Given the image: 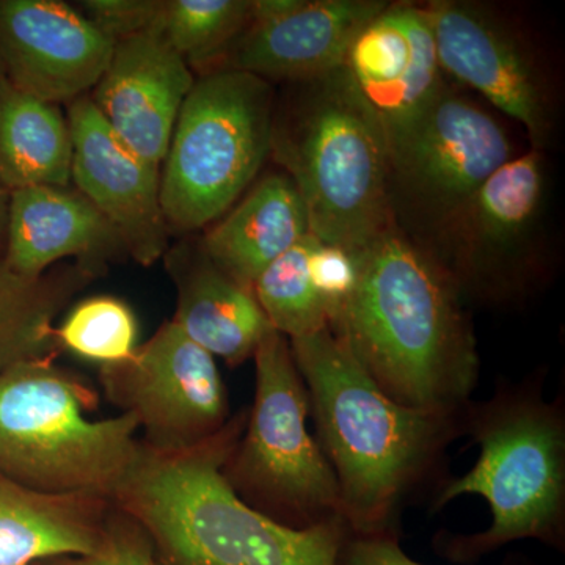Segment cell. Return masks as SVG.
Wrapping results in <instances>:
<instances>
[{
    "label": "cell",
    "mask_w": 565,
    "mask_h": 565,
    "mask_svg": "<svg viewBox=\"0 0 565 565\" xmlns=\"http://www.w3.org/2000/svg\"><path fill=\"white\" fill-rule=\"evenodd\" d=\"M166 264L178 289L173 322L182 332L230 366L253 359L274 332L253 288L218 269L202 247L181 244L166 253Z\"/></svg>",
    "instance_id": "19"
},
{
    "label": "cell",
    "mask_w": 565,
    "mask_h": 565,
    "mask_svg": "<svg viewBox=\"0 0 565 565\" xmlns=\"http://www.w3.org/2000/svg\"><path fill=\"white\" fill-rule=\"evenodd\" d=\"M58 348L104 366L128 362L136 353L139 326L131 308L117 297L82 300L55 329Z\"/></svg>",
    "instance_id": "26"
},
{
    "label": "cell",
    "mask_w": 565,
    "mask_h": 565,
    "mask_svg": "<svg viewBox=\"0 0 565 565\" xmlns=\"http://www.w3.org/2000/svg\"><path fill=\"white\" fill-rule=\"evenodd\" d=\"M125 255L120 234L77 189L33 185L10 192L3 259L14 273L41 277L71 256L95 273Z\"/></svg>",
    "instance_id": "18"
},
{
    "label": "cell",
    "mask_w": 565,
    "mask_h": 565,
    "mask_svg": "<svg viewBox=\"0 0 565 565\" xmlns=\"http://www.w3.org/2000/svg\"><path fill=\"white\" fill-rule=\"evenodd\" d=\"M274 120L270 82L230 68L195 81L163 159L169 228L195 232L228 212L269 158Z\"/></svg>",
    "instance_id": "8"
},
{
    "label": "cell",
    "mask_w": 565,
    "mask_h": 565,
    "mask_svg": "<svg viewBox=\"0 0 565 565\" xmlns=\"http://www.w3.org/2000/svg\"><path fill=\"white\" fill-rule=\"evenodd\" d=\"M359 267L360 252L316 239L310 255V275L316 292L329 311V326L355 288Z\"/></svg>",
    "instance_id": "27"
},
{
    "label": "cell",
    "mask_w": 565,
    "mask_h": 565,
    "mask_svg": "<svg viewBox=\"0 0 565 565\" xmlns=\"http://www.w3.org/2000/svg\"><path fill=\"white\" fill-rule=\"evenodd\" d=\"M33 565V564H32Z\"/></svg>",
    "instance_id": "32"
},
{
    "label": "cell",
    "mask_w": 565,
    "mask_h": 565,
    "mask_svg": "<svg viewBox=\"0 0 565 565\" xmlns=\"http://www.w3.org/2000/svg\"><path fill=\"white\" fill-rule=\"evenodd\" d=\"M289 344L349 533L401 539L404 512L423 498L433 503L451 479L448 451L463 437V408L424 411L396 403L329 327Z\"/></svg>",
    "instance_id": "1"
},
{
    "label": "cell",
    "mask_w": 565,
    "mask_h": 565,
    "mask_svg": "<svg viewBox=\"0 0 565 565\" xmlns=\"http://www.w3.org/2000/svg\"><path fill=\"white\" fill-rule=\"evenodd\" d=\"M297 84L285 120H274L270 154L302 196L316 239L362 252L393 225L388 136L344 66Z\"/></svg>",
    "instance_id": "5"
},
{
    "label": "cell",
    "mask_w": 565,
    "mask_h": 565,
    "mask_svg": "<svg viewBox=\"0 0 565 565\" xmlns=\"http://www.w3.org/2000/svg\"><path fill=\"white\" fill-rule=\"evenodd\" d=\"M115 41L58 0H0V76L58 104L85 96L109 66Z\"/></svg>",
    "instance_id": "13"
},
{
    "label": "cell",
    "mask_w": 565,
    "mask_h": 565,
    "mask_svg": "<svg viewBox=\"0 0 565 565\" xmlns=\"http://www.w3.org/2000/svg\"><path fill=\"white\" fill-rule=\"evenodd\" d=\"M79 6L93 24L118 41L158 28L163 0H85Z\"/></svg>",
    "instance_id": "28"
},
{
    "label": "cell",
    "mask_w": 565,
    "mask_h": 565,
    "mask_svg": "<svg viewBox=\"0 0 565 565\" xmlns=\"http://www.w3.org/2000/svg\"><path fill=\"white\" fill-rule=\"evenodd\" d=\"M77 191L111 223L126 250L143 266L169 250V225L161 204V167L143 161L114 132L90 96L68 111Z\"/></svg>",
    "instance_id": "14"
},
{
    "label": "cell",
    "mask_w": 565,
    "mask_h": 565,
    "mask_svg": "<svg viewBox=\"0 0 565 565\" xmlns=\"http://www.w3.org/2000/svg\"><path fill=\"white\" fill-rule=\"evenodd\" d=\"M315 243L313 234H308L270 263L253 282V292L267 321L288 340L329 327V311L311 281L310 255Z\"/></svg>",
    "instance_id": "24"
},
{
    "label": "cell",
    "mask_w": 565,
    "mask_h": 565,
    "mask_svg": "<svg viewBox=\"0 0 565 565\" xmlns=\"http://www.w3.org/2000/svg\"><path fill=\"white\" fill-rule=\"evenodd\" d=\"M250 10L252 0H163L158 31L189 66L211 71L247 28Z\"/></svg>",
    "instance_id": "25"
},
{
    "label": "cell",
    "mask_w": 565,
    "mask_h": 565,
    "mask_svg": "<svg viewBox=\"0 0 565 565\" xmlns=\"http://www.w3.org/2000/svg\"><path fill=\"white\" fill-rule=\"evenodd\" d=\"M338 565H424L404 552L401 539L362 537L349 534L341 546ZM504 565H522L509 564Z\"/></svg>",
    "instance_id": "30"
},
{
    "label": "cell",
    "mask_w": 565,
    "mask_h": 565,
    "mask_svg": "<svg viewBox=\"0 0 565 565\" xmlns=\"http://www.w3.org/2000/svg\"><path fill=\"white\" fill-rule=\"evenodd\" d=\"M467 305L444 262L392 225L360 252L355 288L329 329L396 403L462 411L481 371Z\"/></svg>",
    "instance_id": "2"
},
{
    "label": "cell",
    "mask_w": 565,
    "mask_h": 565,
    "mask_svg": "<svg viewBox=\"0 0 565 565\" xmlns=\"http://www.w3.org/2000/svg\"><path fill=\"white\" fill-rule=\"evenodd\" d=\"M93 277L87 267L25 277L0 256V374L24 363L54 362V319Z\"/></svg>",
    "instance_id": "23"
},
{
    "label": "cell",
    "mask_w": 565,
    "mask_h": 565,
    "mask_svg": "<svg viewBox=\"0 0 565 565\" xmlns=\"http://www.w3.org/2000/svg\"><path fill=\"white\" fill-rule=\"evenodd\" d=\"M107 503L36 492L0 473V565L90 555L106 534Z\"/></svg>",
    "instance_id": "20"
},
{
    "label": "cell",
    "mask_w": 565,
    "mask_h": 565,
    "mask_svg": "<svg viewBox=\"0 0 565 565\" xmlns=\"http://www.w3.org/2000/svg\"><path fill=\"white\" fill-rule=\"evenodd\" d=\"M253 360L255 399L223 476L244 503L281 525L343 522L337 478L308 429L307 386L288 338L274 330Z\"/></svg>",
    "instance_id": "7"
},
{
    "label": "cell",
    "mask_w": 565,
    "mask_h": 565,
    "mask_svg": "<svg viewBox=\"0 0 565 565\" xmlns=\"http://www.w3.org/2000/svg\"><path fill=\"white\" fill-rule=\"evenodd\" d=\"M390 152L392 182L444 223L514 159L503 126L451 85L390 141Z\"/></svg>",
    "instance_id": "11"
},
{
    "label": "cell",
    "mask_w": 565,
    "mask_h": 565,
    "mask_svg": "<svg viewBox=\"0 0 565 565\" xmlns=\"http://www.w3.org/2000/svg\"><path fill=\"white\" fill-rule=\"evenodd\" d=\"M98 393L54 362L0 374V473L51 494L110 501L140 444L131 414L92 419Z\"/></svg>",
    "instance_id": "6"
},
{
    "label": "cell",
    "mask_w": 565,
    "mask_h": 565,
    "mask_svg": "<svg viewBox=\"0 0 565 565\" xmlns=\"http://www.w3.org/2000/svg\"><path fill=\"white\" fill-rule=\"evenodd\" d=\"M102 382L111 403L145 430L143 445L158 451L203 444L232 418L214 356L173 321L128 362L102 367Z\"/></svg>",
    "instance_id": "10"
},
{
    "label": "cell",
    "mask_w": 565,
    "mask_h": 565,
    "mask_svg": "<svg viewBox=\"0 0 565 565\" xmlns=\"http://www.w3.org/2000/svg\"><path fill=\"white\" fill-rule=\"evenodd\" d=\"M545 371L494 385L486 401L463 407V437L478 445L473 468L451 476L429 504L430 512L476 494L489 504L490 525L481 533L438 531V556L478 564L522 541L565 550V396L545 397Z\"/></svg>",
    "instance_id": "4"
},
{
    "label": "cell",
    "mask_w": 565,
    "mask_h": 565,
    "mask_svg": "<svg viewBox=\"0 0 565 565\" xmlns=\"http://www.w3.org/2000/svg\"><path fill=\"white\" fill-rule=\"evenodd\" d=\"M73 140L57 104L43 102L0 76V184L68 188Z\"/></svg>",
    "instance_id": "22"
},
{
    "label": "cell",
    "mask_w": 565,
    "mask_h": 565,
    "mask_svg": "<svg viewBox=\"0 0 565 565\" xmlns=\"http://www.w3.org/2000/svg\"><path fill=\"white\" fill-rule=\"evenodd\" d=\"M343 66L384 126L388 141L448 87L424 7L388 3L353 40Z\"/></svg>",
    "instance_id": "15"
},
{
    "label": "cell",
    "mask_w": 565,
    "mask_h": 565,
    "mask_svg": "<svg viewBox=\"0 0 565 565\" xmlns=\"http://www.w3.org/2000/svg\"><path fill=\"white\" fill-rule=\"evenodd\" d=\"M541 151L511 159L445 223L451 259L444 263L467 303L525 299L537 282L533 248L544 202Z\"/></svg>",
    "instance_id": "9"
},
{
    "label": "cell",
    "mask_w": 565,
    "mask_h": 565,
    "mask_svg": "<svg viewBox=\"0 0 565 565\" xmlns=\"http://www.w3.org/2000/svg\"><path fill=\"white\" fill-rule=\"evenodd\" d=\"M57 565H161L151 542L131 520H109L102 544L90 555L66 557Z\"/></svg>",
    "instance_id": "29"
},
{
    "label": "cell",
    "mask_w": 565,
    "mask_h": 565,
    "mask_svg": "<svg viewBox=\"0 0 565 565\" xmlns=\"http://www.w3.org/2000/svg\"><path fill=\"white\" fill-rule=\"evenodd\" d=\"M195 79L158 28L115 41L92 102L129 150L161 167Z\"/></svg>",
    "instance_id": "16"
},
{
    "label": "cell",
    "mask_w": 565,
    "mask_h": 565,
    "mask_svg": "<svg viewBox=\"0 0 565 565\" xmlns=\"http://www.w3.org/2000/svg\"><path fill=\"white\" fill-rule=\"evenodd\" d=\"M10 192L0 184V256L6 252L7 218H9Z\"/></svg>",
    "instance_id": "31"
},
{
    "label": "cell",
    "mask_w": 565,
    "mask_h": 565,
    "mask_svg": "<svg viewBox=\"0 0 565 565\" xmlns=\"http://www.w3.org/2000/svg\"><path fill=\"white\" fill-rule=\"evenodd\" d=\"M247 411L210 440L158 451L140 445L115 505L143 531L161 565H338L344 522L296 530L244 503L223 476Z\"/></svg>",
    "instance_id": "3"
},
{
    "label": "cell",
    "mask_w": 565,
    "mask_h": 565,
    "mask_svg": "<svg viewBox=\"0 0 565 565\" xmlns=\"http://www.w3.org/2000/svg\"><path fill=\"white\" fill-rule=\"evenodd\" d=\"M202 241L218 269L253 288L278 256L311 234L307 207L286 173L263 178Z\"/></svg>",
    "instance_id": "21"
},
{
    "label": "cell",
    "mask_w": 565,
    "mask_h": 565,
    "mask_svg": "<svg viewBox=\"0 0 565 565\" xmlns=\"http://www.w3.org/2000/svg\"><path fill=\"white\" fill-rule=\"evenodd\" d=\"M424 9L445 76L523 125L533 150L544 147L552 132L548 92L522 33L484 3L434 0Z\"/></svg>",
    "instance_id": "12"
},
{
    "label": "cell",
    "mask_w": 565,
    "mask_h": 565,
    "mask_svg": "<svg viewBox=\"0 0 565 565\" xmlns=\"http://www.w3.org/2000/svg\"><path fill=\"white\" fill-rule=\"evenodd\" d=\"M388 3L300 0L296 9L277 20L248 22L217 68L296 84L326 76L343 66L353 40Z\"/></svg>",
    "instance_id": "17"
}]
</instances>
